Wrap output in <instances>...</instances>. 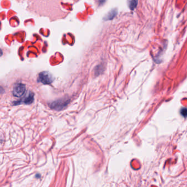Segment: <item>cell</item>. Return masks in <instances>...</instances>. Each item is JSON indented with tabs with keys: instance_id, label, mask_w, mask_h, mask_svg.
<instances>
[{
	"instance_id": "cell-2",
	"label": "cell",
	"mask_w": 187,
	"mask_h": 187,
	"mask_svg": "<svg viewBox=\"0 0 187 187\" xmlns=\"http://www.w3.org/2000/svg\"><path fill=\"white\" fill-rule=\"evenodd\" d=\"M68 102L69 101H67V99H62L54 101L49 104V106L52 109H55L56 110H60L67 106Z\"/></svg>"
},
{
	"instance_id": "cell-3",
	"label": "cell",
	"mask_w": 187,
	"mask_h": 187,
	"mask_svg": "<svg viewBox=\"0 0 187 187\" xmlns=\"http://www.w3.org/2000/svg\"><path fill=\"white\" fill-rule=\"evenodd\" d=\"M26 91V86L24 84H17L14 86L13 90V95L17 97H21L24 95Z\"/></svg>"
},
{
	"instance_id": "cell-6",
	"label": "cell",
	"mask_w": 187,
	"mask_h": 187,
	"mask_svg": "<svg viewBox=\"0 0 187 187\" xmlns=\"http://www.w3.org/2000/svg\"><path fill=\"white\" fill-rule=\"evenodd\" d=\"M129 6L130 9L131 10H133L136 8V7L137 6V1H129Z\"/></svg>"
},
{
	"instance_id": "cell-7",
	"label": "cell",
	"mask_w": 187,
	"mask_h": 187,
	"mask_svg": "<svg viewBox=\"0 0 187 187\" xmlns=\"http://www.w3.org/2000/svg\"><path fill=\"white\" fill-rule=\"evenodd\" d=\"M181 114L183 116L186 117L187 116V109H183L182 110Z\"/></svg>"
},
{
	"instance_id": "cell-5",
	"label": "cell",
	"mask_w": 187,
	"mask_h": 187,
	"mask_svg": "<svg viewBox=\"0 0 187 187\" xmlns=\"http://www.w3.org/2000/svg\"><path fill=\"white\" fill-rule=\"evenodd\" d=\"M117 10L116 9H113L112 11L109 12L106 17H105V19L106 20L112 19L117 15Z\"/></svg>"
},
{
	"instance_id": "cell-4",
	"label": "cell",
	"mask_w": 187,
	"mask_h": 187,
	"mask_svg": "<svg viewBox=\"0 0 187 187\" xmlns=\"http://www.w3.org/2000/svg\"><path fill=\"white\" fill-rule=\"evenodd\" d=\"M34 101V95L32 92H29L28 95H26L25 97L21 99L20 101L15 102L14 104L15 106L19 105L21 103H24L25 104H31L33 103Z\"/></svg>"
},
{
	"instance_id": "cell-8",
	"label": "cell",
	"mask_w": 187,
	"mask_h": 187,
	"mask_svg": "<svg viewBox=\"0 0 187 187\" xmlns=\"http://www.w3.org/2000/svg\"><path fill=\"white\" fill-rule=\"evenodd\" d=\"M4 92H5V90L3 89V87L0 86V95H2Z\"/></svg>"
},
{
	"instance_id": "cell-1",
	"label": "cell",
	"mask_w": 187,
	"mask_h": 187,
	"mask_svg": "<svg viewBox=\"0 0 187 187\" xmlns=\"http://www.w3.org/2000/svg\"><path fill=\"white\" fill-rule=\"evenodd\" d=\"M54 80L53 76L47 71H43L39 73L38 78V81L45 85L50 84Z\"/></svg>"
}]
</instances>
